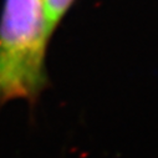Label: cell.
Returning a JSON list of instances; mask_svg holds the SVG:
<instances>
[{
	"label": "cell",
	"instance_id": "1",
	"mask_svg": "<svg viewBox=\"0 0 158 158\" xmlns=\"http://www.w3.org/2000/svg\"><path fill=\"white\" fill-rule=\"evenodd\" d=\"M48 39L41 0H6L0 23V106L34 101L41 92Z\"/></svg>",
	"mask_w": 158,
	"mask_h": 158
},
{
	"label": "cell",
	"instance_id": "2",
	"mask_svg": "<svg viewBox=\"0 0 158 158\" xmlns=\"http://www.w3.org/2000/svg\"><path fill=\"white\" fill-rule=\"evenodd\" d=\"M72 0H41L45 25L49 35L55 29L64 13L67 10Z\"/></svg>",
	"mask_w": 158,
	"mask_h": 158
}]
</instances>
